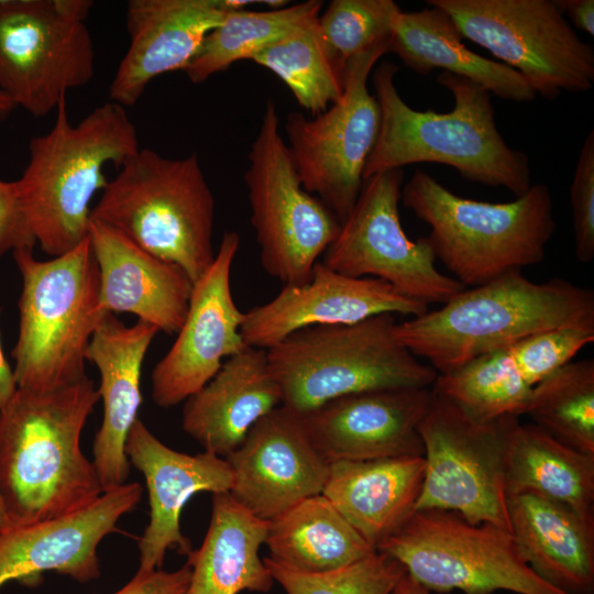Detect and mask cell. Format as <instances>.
<instances>
[{"instance_id": "cell-45", "label": "cell", "mask_w": 594, "mask_h": 594, "mask_svg": "<svg viewBox=\"0 0 594 594\" xmlns=\"http://www.w3.org/2000/svg\"><path fill=\"white\" fill-rule=\"evenodd\" d=\"M11 524L6 510L3 498L0 491V534L11 529Z\"/></svg>"}, {"instance_id": "cell-43", "label": "cell", "mask_w": 594, "mask_h": 594, "mask_svg": "<svg viewBox=\"0 0 594 594\" xmlns=\"http://www.w3.org/2000/svg\"><path fill=\"white\" fill-rule=\"evenodd\" d=\"M391 594H431L407 572L395 585Z\"/></svg>"}, {"instance_id": "cell-25", "label": "cell", "mask_w": 594, "mask_h": 594, "mask_svg": "<svg viewBox=\"0 0 594 594\" xmlns=\"http://www.w3.org/2000/svg\"><path fill=\"white\" fill-rule=\"evenodd\" d=\"M88 238L99 270L100 310L132 314L158 331L177 333L194 284L186 272L92 219Z\"/></svg>"}, {"instance_id": "cell-14", "label": "cell", "mask_w": 594, "mask_h": 594, "mask_svg": "<svg viewBox=\"0 0 594 594\" xmlns=\"http://www.w3.org/2000/svg\"><path fill=\"white\" fill-rule=\"evenodd\" d=\"M403 183V168L365 178L321 262L346 276L381 279L427 306L443 305L465 287L437 268L427 237H407L398 208Z\"/></svg>"}, {"instance_id": "cell-24", "label": "cell", "mask_w": 594, "mask_h": 594, "mask_svg": "<svg viewBox=\"0 0 594 594\" xmlns=\"http://www.w3.org/2000/svg\"><path fill=\"white\" fill-rule=\"evenodd\" d=\"M158 329L138 320L125 326L114 314L100 319L86 351L100 376L97 388L103 418L92 442V463L103 491L127 483L130 462L124 452L128 433L142 403L141 370Z\"/></svg>"}, {"instance_id": "cell-37", "label": "cell", "mask_w": 594, "mask_h": 594, "mask_svg": "<svg viewBox=\"0 0 594 594\" xmlns=\"http://www.w3.org/2000/svg\"><path fill=\"white\" fill-rule=\"evenodd\" d=\"M263 561L287 594H391L407 572L399 561L380 551L324 573L299 572L268 557Z\"/></svg>"}, {"instance_id": "cell-33", "label": "cell", "mask_w": 594, "mask_h": 594, "mask_svg": "<svg viewBox=\"0 0 594 594\" xmlns=\"http://www.w3.org/2000/svg\"><path fill=\"white\" fill-rule=\"evenodd\" d=\"M321 9L322 1L307 0L268 11L233 10L207 34L184 72L191 82L201 84L304 28Z\"/></svg>"}, {"instance_id": "cell-20", "label": "cell", "mask_w": 594, "mask_h": 594, "mask_svg": "<svg viewBox=\"0 0 594 594\" xmlns=\"http://www.w3.org/2000/svg\"><path fill=\"white\" fill-rule=\"evenodd\" d=\"M142 493L140 483H124L103 491L81 510L0 534V590L12 581L31 583L50 571L78 582L97 579L98 544L118 530V521Z\"/></svg>"}, {"instance_id": "cell-18", "label": "cell", "mask_w": 594, "mask_h": 594, "mask_svg": "<svg viewBox=\"0 0 594 594\" xmlns=\"http://www.w3.org/2000/svg\"><path fill=\"white\" fill-rule=\"evenodd\" d=\"M594 342V328L537 333L438 374L431 391L479 421L524 415L534 387Z\"/></svg>"}, {"instance_id": "cell-19", "label": "cell", "mask_w": 594, "mask_h": 594, "mask_svg": "<svg viewBox=\"0 0 594 594\" xmlns=\"http://www.w3.org/2000/svg\"><path fill=\"white\" fill-rule=\"evenodd\" d=\"M428 306L372 277H351L321 261L302 285L284 286L270 301L244 312L241 336L249 346L268 350L309 327L353 324L382 314L417 317Z\"/></svg>"}, {"instance_id": "cell-13", "label": "cell", "mask_w": 594, "mask_h": 594, "mask_svg": "<svg viewBox=\"0 0 594 594\" xmlns=\"http://www.w3.org/2000/svg\"><path fill=\"white\" fill-rule=\"evenodd\" d=\"M431 393L419 426L425 477L416 510L453 512L471 525L491 524L510 531L505 443L519 417L479 421Z\"/></svg>"}, {"instance_id": "cell-7", "label": "cell", "mask_w": 594, "mask_h": 594, "mask_svg": "<svg viewBox=\"0 0 594 594\" xmlns=\"http://www.w3.org/2000/svg\"><path fill=\"white\" fill-rule=\"evenodd\" d=\"M90 219L197 280L215 260V197L196 154L167 158L140 148L109 180Z\"/></svg>"}, {"instance_id": "cell-39", "label": "cell", "mask_w": 594, "mask_h": 594, "mask_svg": "<svg viewBox=\"0 0 594 594\" xmlns=\"http://www.w3.org/2000/svg\"><path fill=\"white\" fill-rule=\"evenodd\" d=\"M35 244L21 208L15 180L0 179V256L9 251L33 249Z\"/></svg>"}, {"instance_id": "cell-1", "label": "cell", "mask_w": 594, "mask_h": 594, "mask_svg": "<svg viewBox=\"0 0 594 594\" xmlns=\"http://www.w3.org/2000/svg\"><path fill=\"white\" fill-rule=\"evenodd\" d=\"M99 399L85 377L50 392L18 388L0 410V491L12 528L76 513L103 493L80 447Z\"/></svg>"}, {"instance_id": "cell-27", "label": "cell", "mask_w": 594, "mask_h": 594, "mask_svg": "<svg viewBox=\"0 0 594 594\" xmlns=\"http://www.w3.org/2000/svg\"><path fill=\"white\" fill-rule=\"evenodd\" d=\"M424 457L330 463L322 495L376 551L416 512Z\"/></svg>"}, {"instance_id": "cell-17", "label": "cell", "mask_w": 594, "mask_h": 594, "mask_svg": "<svg viewBox=\"0 0 594 594\" xmlns=\"http://www.w3.org/2000/svg\"><path fill=\"white\" fill-rule=\"evenodd\" d=\"M226 459L233 473L230 494L263 520L321 494L330 466L312 444L301 414L284 405L261 418Z\"/></svg>"}, {"instance_id": "cell-12", "label": "cell", "mask_w": 594, "mask_h": 594, "mask_svg": "<svg viewBox=\"0 0 594 594\" xmlns=\"http://www.w3.org/2000/svg\"><path fill=\"white\" fill-rule=\"evenodd\" d=\"M377 551L399 561L429 591L464 594H566L521 559L510 531L471 525L453 512L416 510Z\"/></svg>"}, {"instance_id": "cell-3", "label": "cell", "mask_w": 594, "mask_h": 594, "mask_svg": "<svg viewBox=\"0 0 594 594\" xmlns=\"http://www.w3.org/2000/svg\"><path fill=\"white\" fill-rule=\"evenodd\" d=\"M594 328V293L563 278L535 283L521 270L468 287L439 309L396 323V340L438 374L524 338Z\"/></svg>"}, {"instance_id": "cell-35", "label": "cell", "mask_w": 594, "mask_h": 594, "mask_svg": "<svg viewBox=\"0 0 594 594\" xmlns=\"http://www.w3.org/2000/svg\"><path fill=\"white\" fill-rule=\"evenodd\" d=\"M317 19L251 57L252 62L274 73L298 105L314 117L326 111L343 94V84L322 47Z\"/></svg>"}, {"instance_id": "cell-40", "label": "cell", "mask_w": 594, "mask_h": 594, "mask_svg": "<svg viewBox=\"0 0 594 594\" xmlns=\"http://www.w3.org/2000/svg\"><path fill=\"white\" fill-rule=\"evenodd\" d=\"M190 574L187 563L176 571H138L128 584L112 594H187Z\"/></svg>"}, {"instance_id": "cell-32", "label": "cell", "mask_w": 594, "mask_h": 594, "mask_svg": "<svg viewBox=\"0 0 594 594\" xmlns=\"http://www.w3.org/2000/svg\"><path fill=\"white\" fill-rule=\"evenodd\" d=\"M264 543L268 558L305 573L334 571L376 552L322 494L268 520Z\"/></svg>"}, {"instance_id": "cell-31", "label": "cell", "mask_w": 594, "mask_h": 594, "mask_svg": "<svg viewBox=\"0 0 594 594\" xmlns=\"http://www.w3.org/2000/svg\"><path fill=\"white\" fill-rule=\"evenodd\" d=\"M506 495H535L594 518V454L516 420L505 443Z\"/></svg>"}, {"instance_id": "cell-23", "label": "cell", "mask_w": 594, "mask_h": 594, "mask_svg": "<svg viewBox=\"0 0 594 594\" xmlns=\"http://www.w3.org/2000/svg\"><path fill=\"white\" fill-rule=\"evenodd\" d=\"M243 0H130L129 47L109 87L110 100L134 106L156 77L187 66L207 34Z\"/></svg>"}, {"instance_id": "cell-38", "label": "cell", "mask_w": 594, "mask_h": 594, "mask_svg": "<svg viewBox=\"0 0 594 594\" xmlns=\"http://www.w3.org/2000/svg\"><path fill=\"white\" fill-rule=\"evenodd\" d=\"M574 253L579 262L594 258V131L586 135L570 187Z\"/></svg>"}, {"instance_id": "cell-4", "label": "cell", "mask_w": 594, "mask_h": 594, "mask_svg": "<svg viewBox=\"0 0 594 594\" xmlns=\"http://www.w3.org/2000/svg\"><path fill=\"white\" fill-rule=\"evenodd\" d=\"M140 150L125 108L107 101L72 124L66 98L53 127L29 143V162L15 180L22 211L43 252L58 256L88 238L97 191L108 184L105 166L119 168Z\"/></svg>"}, {"instance_id": "cell-29", "label": "cell", "mask_w": 594, "mask_h": 594, "mask_svg": "<svg viewBox=\"0 0 594 594\" xmlns=\"http://www.w3.org/2000/svg\"><path fill=\"white\" fill-rule=\"evenodd\" d=\"M462 40L451 18L436 7L402 11L387 53L397 55L405 66L420 75L442 69L470 79L498 98L514 102L535 100L537 94L518 72L476 54Z\"/></svg>"}, {"instance_id": "cell-10", "label": "cell", "mask_w": 594, "mask_h": 594, "mask_svg": "<svg viewBox=\"0 0 594 594\" xmlns=\"http://www.w3.org/2000/svg\"><path fill=\"white\" fill-rule=\"evenodd\" d=\"M91 0H0V91L35 118L95 76Z\"/></svg>"}, {"instance_id": "cell-8", "label": "cell", "mask_w": 594, "mask_h": 594, "mask_svg": "<svg viewBox=\"0 0 594 594\" xmlns=\"http://www.w3.org/2000/svg\"><path fill=\"white\" fill-rule=\"evenodd\" d=\"M395 315L297 330L267 351L282 405L306 414L352 394L431 387L438 373L394 336Z\"/></svg>"}, {"instance_id": "cell-9", "label": "cell", "mask_w": 594, "mask_h": 594, "mask_svg": "<svg viewBox=\"0 0 594 594\" xmlns=\"http://www.w3.org/2000/svg\"><path fill=\"white\" fill-rule=\"evenodd\" d=\"M248 160L244 182L261 264L284 286L306 284L341 223L304 188L273 100L266 102Z\"/></svg>"}, {"instance_id": "cell-2", "label": "cell", "mask_w": 594, "mask_h": 594, "mask_svg": "<svg viewBox=\"0 0 594 594\" xmlns=\"http://www.w3.org/2000/svg\"><path fill=\"white\" fill-rule=\"evenodd\" d=\"M398 70L399 66L386 61L372 76L381 127L363 180L410 164L435 163L455 168L470 182L504 187L515 197L531 187L529 157L504 140L486 89L442 72L437 80L452 94L453 109L420 111L400 97L395 84Z\"/></svg>"}, {"instance_id": "cell-28", "label": "cell", "mask_w": 594, "mask_h": 594, "mask_svg": "<svg viewBox=\"0 0 594 594\" xmlns=\"http://www.w3.org/2000/svg\"><path fill=\"white\" fill-rule=\"evenodd\" d=\"M510 534L521 559L566 594H594V518L548 499L507 497Z\"/></svg>"}, {"instance_id": "cell-36", "label": "cell", "mask_w": 594, "mask_h": 594, "mask_svg": "<svg viewBox=\"0 0 594 594\" xmlns=\"http://www.w3.org/2000/svg\"><path fill=\"white\" fill-rule=\"evenodd\" d=\"M400 12L393 0H333L319 14L320 41L342 84L352 58L388 46Z\"/></svg>"}, {"instance_id": "cell-34", "label": "cell", "mask_w": 594, "mask_h": 594, "mask_svg": "<svg viewBox=\"0 0 594 594\" xmlns=\"http://www.w3.org/2000/svg\"><path fill=\"white\" fill-rule=\"evenodd\" d=\"M524 415L563 444L594 454V360L571 361L539 382Z\"/></svg>"}, {"instance_id": "cell-30", "label": "cell", "mask_w": 594, "mask_h": 594, "mask_svg": "<svg viewBox=\"0 0 594 594\" xmlns=\"http://www.w3.org/2000/svg\"><path fill=\"white\" fill-rule=\"evenodd\" d=\"M268 520L260 519L228 493L212 495V510L201 546L187 554V594L267 593L274 579L258 556Z\"/></svg>"}, {"instance_id": "cell-26", "label": "cell", "mask_w": 594, "mask_h": 594, "mask_svg": "<svg viewBox=\"0 0 594 594\" xmlns=\"http://www.w3.org/2000/svg\"><path fill=\"white\" fill-rule=\"evenodd\" d=\"M279 405L282 393L270 371L267 351L246 345L185 400L182 426L205 451L227 458Z\"/></svg>"}, {"instance_id": "cell-5", "label": "cell", "mask_w": 594, "mask_h": 594, "mask_svg": "<svg viewBox=\"0 0 594 594\" xmlns=\"http://www.w3.org/2000/svg\"><path fill=\"white\" fill-rule=\"evenodd\" d=\"M400 200L428 224L436 258L465 288L542 262L557 228L552 197L543 184L531 185L509 202H486L458 196L416 169Z\"/></svg>"}, {"instance_id": "cell-44", "label": "cell", "mask_w": 594, "mask_h": 594, "mask_svg": "<svg viewBox=\"0 0 594 594\" xmlns=\"http://www.w3.org/2000/svg\"><path fill=\"white\" fill-rule=\"evenodd\" d=\"M15 109L11 99L0 91V120H6Z\"/></svg>"}, {"instance_id": "cell-41", "label": "cell", "mask_w": 594, "mask_h": 594, "mask_svg": "<svg viewBox=\"0 0 594 594\" xmlns=\"http://www.w3.org/2000/svg\"><path fill=\"white\" fill-rule=\"evenodd\" d=\"M554 3L576 29L594 35L593 0H554Z\"/></svg>"}, {"instance_id": "cell-11", "label": "cell", "mask_w": 594, "mask_h": 594, "mask_svg": "<svg viewBox=\"0 0 594 594\" xmlns=\"http://www.w3.org/2000/svg\"><path fill=\"white\" fill-rule=\"evenodd\" d=\"M463 38L518 72L541 97L583 94L594 84V51L551 0H427Z\"/></svg>"}, {"instance_id": "cell-16", "label": "cell", "mask_w": 594, "mask_h": 594, "mask_svg": "<svg viewBox=\"0 0 594 594\" xmlns=\"http://www.w3.org/2000/svg\"><path fill=\"white\" fill-rule=\"evenodd\" d=\"M240 245L234 231L224 232L207 271L193 284L185 320L167 353L152 371V399L176 406L206 385L222 363L243 350V315L232 296L231 268Z\"/></svg>"}, {"instance_id": "cell-42", "label": "cell", "mask_w": 594, "mask_h": 594, "mask_svg": "<svg viewBox=\"0 0 594 594\" xmlns=\"http://www.w3.org/2000/svg\"><path fill=\"white\" fill-rule=\"evenodd\" d=\"M18 389L13 369L10 366L0 340V410L8 404Z\"/></svg>"}, {"instance_id": "cell-22", "label": "cell", "mask_w": 594, "mask_h": 594, "mask_svg": "<svg viewBox=\"0 0 594 594\" xmlns=\"http://www.w3.org/2000/svg\"><path fill=\"white\" fill-rule=\"evenodd\" d=\"M125 455L145 479L150 522L139 540L138 571L162 568L166 551L188 554L193 548L180 530V515L197 493H228L233 473L226 458L210 451L195 455L173 450L161 442L138 418L124 446Z\"/></svg>"}, {"instance_id": "cell-15", "label": "cell", "mask_w": 594, "mask_h": 594, "mask_svg": "<svg viewBox=\"0 0 594 594\" xmlns=\"http://www.w3.org/2000/svg\"><path fill=\"white\" fill-rule=\"evenodd\" d=\"M387 48L375 47L348 63L343 94L326 111L314 119L292 112L285 122L287 146L304 188L340 223L359 197L364 167L378 136L381 110L367 79Z\"/></svg>"}, {"instance_id": "cell-21", "label": "cell", "mask_w": 594, "mask_h": 594, "mask_svg": "<svg viewBox=\"0 0 594 594\" xmlns=\"http://www.w3.org/2000/svg\"><path fill=\"white\" fill-rule=\"evenodd\" d=\"M431 388L370 391L301 414L305 429L328 463L424 457L420 422Z\"/></svg>"}, {"instance_id": "cell-6", "label": "cell", "mask_w": 594, "mask_h": 594, "mask_svg": "<svg viewBox=\"0 0 594 594\" xmlns=\"http://www.w3.org/2000/svg\"><path fill=\"white\" fill-rule=\"evenodd\" d=\"M22 277L19 334L11 351L18 388L50 392L86 375V351L105 314L89 238L52 260L33 249L12 252Z\"/></svg>"}]
</instances>
